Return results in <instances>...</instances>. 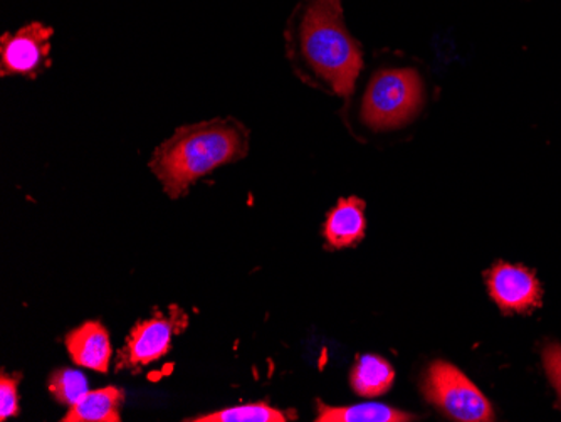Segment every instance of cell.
Wrapping results in <instances>:
<instances>
[{
  "label": "cell",
  "instance_id": "cell-1",
  "mask_svg": "<svg viewBox=\"0 0 561 422\" xmlns=\"http://www.w3.org/2000/svg\"><path fill=\"white\" fill-rule=\"evenodd\" d=\"M286 39L305 80L352 96L364 58L346 27L342 0H301L289 19Z\"/></svg>",
  "mask_w": 561,
  "mask_h": 422
},
{
  "label": "cell",
  "instance_id": "cell-2",
  "mask_svg": "<svg viewBox=\"0 0 561 422\" xmlns=\"http://www.w3.org/2000/svg\"><path fill=\"white\" fill-rule=\"evenodd\" d=\"M249 132L232 118H217L179 128L151 157L150 169L170 197L185 194L198 179L244 159Z\"/></svg>",
  "mask_w": 561,
  "mask_h": 422
},
{
  "label": "cell",
  "instance_id": "cell-3",
  "mask_svg": "<svg viewBox=\"0 0 561 422\" xmlns=\"http://www.w3.org/2000/svg\"><path fill=\"white\" fill-rule=\"evenodd\" d=\"M424 83L411 68L381 69L371 78L362 102V119L375 132L397 130L421 112Z\"/></svg>",
  "mask_w": 561,
  "mask_h": 422
},
{
  "label": "cell",
  "instance_id": "cell-4",
  "mask_svg": "<svg viewBox=\"0 0 561 422\" xmlns=\"http://www.w3.org/2000/svg\"><path fill=\"white\" fill-rule=\"evenodd\" d=\"M422 390L431 404L454 421H493V408L484 394L459 368L447 362H434L428 367Z\"/></svg>",
  "mask_w": 561,
  "mask_h": 422
},
{
  "label": "cell",
  "instance_id": "cell-5",
  "mask_svg": "<svg viewBox=\"0 0 561 422\" xmlns=\"http://www.w3.org/2000/svg\"><path fill=\"white\" fill-rule=\"evenodd\" d=\"M188 326L182 308L170 307L169 313L156 311L153 317L138 321L116 358V370L138 372L160 361L172 349V340Z\"/></svg>",
  "mask_w": 561,
  "mask_h": 422
},
{
  "label": "cell",
  "instance_id": "cell-6",
  "mask_svg": "<svg viewBox=\"0 0 561 422\" xmlns=\"http://www.w3.org/2000/svg\"><path fill=\"white\" fill-rule=\"evenodd\" d=\"M53 27L33 22L18 33H5L0 39V75L37 78L50 66Z\"/></svg>",
  "mask_w": 561,
  "mask_h": 422
},
{
  "label": "cell",
  "instance_id": "cell-7",
  "mask_svg": "<svg viewBox=\"0 0 561 422\" xmlns=\"http://www.w3.org/2000/svg\"><path fill=\"white\" fill-rule=\"evenodd\" d=\"M488 288L503 313H528L541 305L540 283L525 266L497 263L488 275Z\"/></svg>",
  "mask_w": 561,
  "mask_h": 422
},
{
  "label": "cell",
  "instance_id": "cell-8",
  "mask_svg": "<svg viewBox=\"0 0 561 422\" xmlns=\"http://www.w3.org/2000/svg\"><path fill=\"white\" fill-rule=\"evenodd\" d=\"M65 345L76 365L101 374L108 372L113 354L112 342L108 330L100 321H87L69 332Z\"/></svg>",
  "mask_w": 561,
  "mask_h": 422
},
{
  "label": "cell",
  "instance_id": "cell-9",
  "mask_svg": "<svg viewBox=\"0 0 561 422\" xmlns=\"http://www.w3.org/2000/svg\"><path fill=\"white\" fill-rule=\"evenodd\" d=\"M365 204L356 197L342 198L339 206L328 214L324 238L333 250L348 248L362 241L365 235Z\"/></svg>",
  "mask_w": 561,
  "mask_h": 422
},
{
  "label": "cell",
  "instance_id": "cell-10",
  "mask_svg": "<svg viewBox=\"0 0 561 422\" xmlns=\"http://www.w3.org/2000/svg\"><path fill=\"white\" fill-rule=\"evenodd\" d=\"M125 392L118 387L88 390L80 402L69 408L62 422H119Z\"/></svg>",
  "mask_w": 561,
  "mask_h": 422
},
{
  "label": "cell",
  "instance_id": "cell-11",
  "mask_svg": "<svg viewBox=\"0 0 561 422\" xmlns=\"http://www.w3.org/2000/svg\"><path fill=\"white\" fill-rule=\"evenodd\" d=\"M318 422H407L414 415L377 402L350 406V408H331L318 401Z\"/></svg>",
  "mask_w": 561,
  "mask_h": 422
},
{
  "label": "cell",
  "instance_id": "cell-12",
  "mask_svg": "<svg viewBox=\"0 0 561 422\" xmlns=\"http://www.w3.org/2000/svg\"><path fill=\"white\" fill-rule=\"evenodd\" d=\"M393 377L396 372L389 362L378 355H364L353 367L350 384L358 396L377 397L392 387Z\"/></svg>",
  "mask_w": 561,
  "mask_h": 422
},
{
  "label": "cell",
  "instance_id": "cell-13",
  "mask_svg": "<svg viewBox=\"0 0 561 422\" xmlns=\"http://www.w3.org/2000/svg\"><path fill=\"white\" fill-rule=\"evenodd\" d=\"M291 419L288 412L271 408L266 402L256 404L236 406V408L222 409L210 414L187 419L195 422H286Z\"/></svg>",
  "mask_w": 561,
  "mask_h": 422
},
{
  "label": "cell",
  "instance_id": "cell-14",
  "mask_svg": "<svg viewBox=\"0 0 561 422\" xmlns=\"http://www.w3.org/2000/svg\"><path fill=\"white\" fill-rule=\"evenodd\" d=\"M50 396L61 406H75L88 394V380L84 374L72 368H58L47 380Z\"/></svg>",
  "mask_w": 561,
  "mask_h": 422
},
{
  "label": "cell",
  "instance_id": "cell-15",
  "mask_svg": "<svg viewBox=\"0 0 561 422\" xmlns=\"http://www.w3.org/2000/svg\"><path fill=\"white\" fill-rule=\"evenodd\" d=\"M21 377V374H2L0 377V421H8L19 414L18 386Z\"/></svg>",
  "mask_w": 561,
  "mask_h": 422
},
{
  "label": "cell",
  "instance_id": "cell-16",
  "mask_svg": "<svg viewBox=\"0 0 561 422\" xmlns=\"http://www.w3.org/2000/svg\"><path fill=\"white\" fill-rule=\"evenodd\" d=\"M545 370L551 386L557 390L561 401V345L560 343H550L543 352Z\"/></svg>",
  "mask_w": 561,
  "mask_h": 422
}]
</instances>
